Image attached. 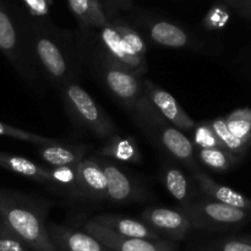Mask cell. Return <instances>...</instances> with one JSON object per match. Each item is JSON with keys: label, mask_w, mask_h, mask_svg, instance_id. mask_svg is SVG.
Returning a JSON list of instances; mask_svg holds the SVG:
<instances>
[{"label": "cell", "mask_w": 251, "mask_h": 251, "mask_svg": "<svg viewBox=\"0 0 251 251\" xmlns=\"http://www.w3.org/2000/svg\"><path fill=\"white\" fill-rule=\"evenodd\" d=\"M229 15H228L227 9L220 4H215L211 6L206 16L202 20L203 28L207 31H212V29H220L225 27L227 24Z\"/></svg>", "instance_id": "28"}, {"label": "cell", "mask_w": 251, "mask_h": 251, "mask_svg": "<svg viewBox=\"0 0 251 251\" xmlns=\"http://www.w3.org/2000/svg\"><path fill=\"white\" fill-rule=\"evenodd\" d=\"M225 122L226 124H227L229 131L240 140H243L245 136H248L249 132L251 131V123L247 122V120L228 119L227 118Z\"/></svg>", "instance_id": "33"}, {"label": "cell", "mask_w": 251, "mask_h": 251, "mask_svg": "<svg viewBox=\"0 0 251 251\" xmlns=\"http://www.w3.org/2000/svg\"><path fill=\"white\" fill-rule=\"evenodd\" d=\"M69 9L77 20L78 27L100 28L108 24L100 0H66Z\"/></svg>", "instance_id": "22"}, {"label": "cell", "mask_w": 251, "mask_h": 251, "mask_svg": "<svg viewBox=\"0 0 251 251\" xmlns=\"http://www.w3.org/2000/svg\"><path fill=\"white\" fill-rule=\"evenodd\" d=\"M193 176L194 179H195L196 184H198V188L200 189L207 198L213 199L215 202L225 203V205L240 208V210L248 207L247 199L243 195H240L239 193L233 190V189L225 185H221V184H217L215 180H212L210 176L201 173L200 171L193 172Z\"/></svg>", "instance_id": "20"}, {"label": "cell", "mask_w": 251, "mask_h": 251, "mask_svg": "<svg viewBox=\"0 0 251 251\" xmlns=\"http://www.w3.org/2000/svg\"><path fill=\"white\" fill-rule=\"evenodd\" d=\"M130 24L151 43L162 48L202 51L205 43L183 25L167 17L134 9L130 11Z\"/></svg>", "instance_id": "6"}, {"label": "cell", "mask_w": 251, "mask_h": 251, "mask_svg": "<svg viewBox=\"0 0 251 251\" xmlns=\"http://www.w3.org/2000/svg\"><path fill=\"white\" fill-rule=\"evenodd\" d=\"M105 16L118 15L122 11L130 12L134 9V0H100Z\"/></svg>", "instance_id": "32"}, {"label": "cell", "mask_w": 251, "mask_h": 251, "mask_svg": "<svg viewBox=\"0 0 251 251\" xmlns=\"http://www.w3.org/2000/svg\"><path fill=\"white\" fill-rule=\"evenodd\" d=\"M108 22L114 27L115 31L120 36L125 44L139 56L142 60H146L147 56V46L145 38L142 34L127 21L126 19L122 16L120 14L113 15V16H108Z\"/></svg>", "instance_id": "23"}, {"label": "cell", "mask_w": 251, "mask_h": 251, "mask_svg": "<svg viewBox=\"0 0 251 251\" xmlns=\"http://www.w3.org/2000/svg\"><path fill=\"white\" fill-rule=\"evenodd\" d=\"M195 228H211L215 226L234 225L245 217V212L240 208L232 207L215 201H193L189 206L181 208Z\"/></svg>", "instance_id": "9"}, {"label": "cell", "mask_w": 251, "mask_h": 251, "mask_svg": "<svg viewBox=\"0 0 251 251\" xmlns=\"http://www.w3.org/2000/svg\"><path fill=\"white\" fill-rule=\"evenodd\" d=\"M228 119H240L247 120L251 123V110L250 109H238L233 112L232 114L228 115Z\"/></svg>", "instance_id": "36"}, {"label": "cell", "mask_w": 251, "mask_h": 251, "mask_svg": "<svg viewBox=\"0 0 251 251\" xmlns=\"http://www.w3.org/2000/svg\"><path fill=\"white\" fill-rule=\"evenodd\" d=\"M0 136L10 137V139L20 140V141L28 142V144L34 145V146H43V145H50L54 142H58L59 140L50 139V137L43 136V135L33 134V132L26 131V130L19 129L12 125L5 124V123L0 122Z\"/></svg>", "instance_id": "26"}, {"label": "cell", "mask_w": 251, "mask_h": 251, "mask_svg": "<svg viewBox=\"0 0 251 251\" xmlns=\"http://www.w3.org/2000/svg\"><path fill=\"white\" fill-rule=\"evenodd\" d=\"M210 123L223 146L227 147L228 150H239L243 146V140L238 139L229 131L225 119H215Z\"/></svg>", "instance_id": "29"}, {"label": "cell", "mask_w": 251, "mask_h": 251, "mask_svg": "<svg viewBox=\"0 0 251 251\" xmlns=\"http://www.w3.org/2000/svg\"><path fill=\"white\" fill-rule=\"evenodd\" d=\"M135 124L162 153L176 159L191 172L199 171L193 142L181 130L164 119L144 95L130 114Z\"/></svg>", "instance_id": "4"}, {"label": "cell", "mask_w": 251, "mask_h": 251, "mask_svg": "<svg viewBox=\"0 0 251 251\" xmlns=\"http://www.w3.org/2000/svg\"><path fill=\"white\" fill-rule=\"evenodd\" d=\"M60 92L64 107L74 124L98 139L108 140L118 134V127L112 118L78 82L68 83L60 88Z\"/></svg>", "instance_id": "7"}, {"label": "cell", "mask_w": 251, "mask_h": 251, "mask_svg": "<svg viewBox=\"0 0 251 251\" xmlns=\"http://www.w3.org/2000/svg\"><path fill=\"white\" fill-rule=\"evenodd\" d=\"M96 39L103 50L114 61L134 74L139 78H144L147 73V61L140 59L126 44L123 42L114 27L108 22L100 28H92Z\"/></svg>", "instance_id": "11"}, {"label": "cell", "mask_w": 251, "mask_h": 251, "mask_svg": "<svg viewBox=\"0 0 251 251\" xmlns=\"http://www.w3.org/2000/svg\"><path fill=\"white\" fill-rule=\"evenodd\" d=\"M208 251H251V244L240 240H228L218 244L213 250Z\"/></svg>", "instance_id": "34"}, {"label": "cell", "mask_w": 251, "mask_h": 251, "mask_svg": "<svg viewBox=\"0 0 251 251\" xmlns=\"http://www.w3.org/2000/svg\"><path fill=\"white\" fill-rule=\"evenodd\" d=\"M92 222L112 230L113 233L126 238H137V239H150L159 240L163 239L159 234H157L153 229L149 227L142 221L132 220V218L122 217L115 215H100L93 217Z\"/></svg>", "instance_id": "16"}, {"label": "cell", "mask_w": 251, "mask_h": 251, "mask_svg": "<svg viewBox=\"0 0 251 251\" xmlns=\"http://www.w3.org/2000/svg\"><path fill=\"white\" fill-rule=\"evenodd\" d=\"M77 198L91 202L107 200V179L96 157L77 164Z\"/></svg>", "instance_id": "14"}, {"label": "cell", "mask_w": 251, "mask_h": 251, "mask_svg": "<svg viewBox=\"0 0 251 251\" xmlns=\"http://www.w3.org/2000/svg\"><path fill=\"white\" fill-rule=\"evenodd\" d=\"M97 159L107 179L108 202L114 205H126L145 198L141 185L137 183L136 179L120 168L115 162L107 157H100Z\"/></svg>", "instance_id": "8"}, {"label": "cell", "mask_w": 251, "mask_h": 251, "mask_svg": "<svg viewBox=\"0 0 251 251\" xmlns=\"http://www.w3.org/2000/svg\"><path fill=\"white\" fill-rule=\"evenodd\" d=\"M193 142L195 150L202 149H222L223 145L216 135L215 130L211 126L210 122L195 124L193 129Z\"/></svg>", "instance_id": "25"}, {"label": "cell", "mask_w": 251, "mask_h": 251, "mask_svg": "<svg viewBox=\"0 0 251 251\" xmlns=\"http://www.w3.org/2000/svg\"><path fill=\"white\" fill-rule=\"evenodd\" d=\"M0 251H31L27 245L0 222Z\"/></svg>", "instance_id": "30"}, {"label": "cell", "mask_w": 251, "mask_h": 251, "mask_svg": "<svg viewBox=\"0 0 251 251\" xmlns=\"http://www.w3.org/2000/svg\"><path fill=\"white\" fill-rule=\"evenodd\" d=\"M47 206L26 194L0 189V222L31 251H58L48 233Z\"/></svg>", "instance_id": "3"}, {"label": "cell", "mask_w": 251, "mask_h": 251, "mask_svg": "<svg viewBox=\"0 0 251 251\" xmlns=\"http://www.w3.org/2000/svg\"><path fill=\"white\" fill-rule=\"evenodd\" d=\"M196 158L213 171H225L230 164L229 154L222 149L198 150Z\"/></svg>", "instance_id": "27"}, {"label": "cell", "mask_w": 251, "mask_h": 251, "mask_svg": "<svg viewBox=\"0 0 251 251\" xmlns=\"http://www.w3.org/2000/svg\"><path fill=\"white\" fill-rule=\"evenodd\" d=\"M141 220L157 234L164 235L171 242H181L191 229L190 221L181 210L149 207L142 211Z\"/></svg>", "instance_id": "12"}, {"label": "cell", "mask_w": 251, "mask_h": 251, "mask_svg": "<svg viewBox=\"0 0 251 251\" xmlns=\"http://www.w3.org/2000/svg\"><path fill=\"white\" fill-rule=\"evenodd\" d=\"M0 51L28 82H38L39 69L33 53L29 15L0 1Z\"/></svg>", "instance_id": "5"}, {"label": "cell", "mask_w": 251, "mask_h": 251, "mask_svg": "<svg viewBox=\"0 0 251 251\" xmlns=\"http://www.w3.org/2000/svg\"><path fill=\"white\" fill-rule=\"evenodd\" d=\"M31 17H48L53 0H22Z\"/></svg>", "instance_id": "31"}, {"label": "cell", "mask_w": 251, "mask_h": 251, "mask_svg": "<svg viewBox=\"0 0 251 251\" xmlns=\"http://www.w3.org/2000/svg\"><path fill=\"white\" fill-rule=\"evenodd\" d=\"M29 25L39 73L59 88L77 82L82 63L74 31L60 28L48 17L29 16Z\"/></svg>", "instance_id": "1"}, {"label": "cell", "mask_w": 251, "mask_h": 251, "mask_svg": "<svg viewBox=\"0 0 251 251\" xmlns=\"http://www.w3.org/2000/svg\"><path fill=\"white\" fill-rule=\"evenodd\" d=\"M83 230L95 237L110 251H178L176 244L171 240H150L122 237L92 221H88L83 225Z\"/></svg>", "instance_id": "10"}, {"label": "cell", "mask_w": 251, "mask_h": 251, "mask_svg": "<svg viewBox=\"0 0 251 251\" xmlns=\"http://www.w3.org/2000/svg\"><path fill=\"white\" fill-rule=\"evenodd\" d=\"M38 154L51 168L55 167H76L86 156L87 146L82 144L68 145L60 141L38 146Z\"/></svg>", "instance_id": "17"}, {"label": "cell", "mask_w": 251, "mask_h": 251, "mask_svg": "<svg viewBox=\"0 0 251 251\" xmlns=\"http://www.w3.org/2000/svg\"><path fill=\"white\" fill-rule=\"evenodd\" d=\"M100 157L115 159L119 162L140 164L142 162L141 152L136 140L130 135H120L119 132L113 135L98 152Z\"/></svg>", "instance_id": "19"}, {"label": "cell", "mask_w": 251, "mask_h": 251, "mask_svg": "<svg viewBox=\"0 0 251 251\" xmlns=\"http://www.w3.org/2000/svg\"><path fill=\"white\" fill-rule=\"evenodd\" d=\"M161 178L164 188L172 198L180 203L181 208L186 207L193 202V190L190 188L188 178L184 172L171 159L162 162Z\"/></svg>", "instance_id": "18"}, {"label": "cell", "mask_w": 251, "mask_h": 251, "mask_svg": "<svg viewBox=\"0 0 251 251\" xmlns=\"http://www.w3.org/2000/svg\"><path fill=\"white\" fill-rule=\"evenodd\" d=\"M142 83H144L145 96L164 119L168 120L172 125L181 131H193L196 123L179 104L176 97L149 78L144 77Z\"/></svg>", "instance_id": "13"}, {"label": "cell", "mask_w": 251, "mask_h": 251, "mask_svg": "<svg viewBox=\"0 0 251 251\" xmlns=\"http://www.w3.org/2000/svg\"><path fill=\"white\" fill-rule=\"evenodd\" d=\"M49 173H50L49 185H53L56 189L77 196V166L55 167V168L49 169Z\"/></svg>", "instance_id": "24"}, {"label": "cell", "mask_w": 251, "mask_h": 251, "mask_svg": "<svg viewBox=\"0 0 251 251\" xmlns=\"http://www.w3.org/2000/svg\"><path fill=\"white\" fill-rule=\"evenodd\" d=\"M74 36L82 65L87 66L98 82L131 114L144 95V78H139L113 60L100 46L92 28L78 27Z\"/></svg>", "instance_id": "2"}, {"label": "cell", "mask_w": 251, "mask_h": 251, "mask_svg": "<svg viewBox=\"0 0 251 251\" xmlns=\"http://www.w3.org/2000/svg\"><path fill=\"white\" fill-rule=\"evenodd\" d=\"M226 4L230 5L234 9L243 11L244 14H249L251 12V0H222Z\"/></svg>", "instance_id": "35"}, {"label": "cell", "mask_w": 251, "mask_h": 251, "mask_svg": "<svg viewBox=\"0 0 251 251\" xmlns=\"http://www.w3.org/2000/svg\"><path fill=\"white\" fill-rule=\"evenodd\" d=\"M0 167L17 174V176L31 179L33 181L47 184V185L50 184L49 169L43 168V167L38 166L34 162L29 161V159L25 158V157L19 156V154L0 152Z\"/></svg>", "instance_id": "21"}, {"label": "cell", "mask_w": 251, "mask_h": 251, "mask_svg": "<svg viewBox=\"0 0 251 251\" xmlns=\"http://www.w3.org/2000/svg\"><path fill=\"white\" fill-rule=\"evenodd\" d=\"M48 233L58 251H110L85 230L48 223Z\"/></svg>", "instance_id": "15"}]
</instances>
